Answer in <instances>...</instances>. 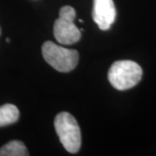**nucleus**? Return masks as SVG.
<instances>
[{"label":"nucleus","instance_id":"obj_1","mask_svg":"<svg viewBox=\"0 0 156 156\" xmlns=\"http://www.w3.org/2000/svg\"><path fill=\"white\" fill-rule=\"evenodd\" d=\"M142 76V69L138 63L130 60L115 62L108 73L112 86L118 90H126L134 87Z\"/></svg>","mask_w":156,"mask_h":156},{"label":"nucleus","instance_id":"obj_2","mask_svg":"<svg viewBox=\"0 0 156 156\" xmlns=\"http://www.w3.org/2000/svg\"><path fill=\"white\" fill-rule=\"evenodd\" d=\"M54 126L62 145L69 153H77L81 143V130L75 117L68 112L59 113L55 118Z\"/></svg>","mask_w":156,"mask_h":156},{"label":"nucleus","instance_id":"obj_3","mask_svg":"<svg viewBox=\"0 0 156 156\" xmlns=\"http://www.w3.org/2000/svg\"><path fill=\"white\" fill-rule=\"evenodd\" d=\"M42 54L51 67L60 72H69L76 67L79 54L76 50L67 49L47 41L42 46Z\"/></svg>","mask_w":156,"mask_h":156},{"label":"nucleus","instance_id":"obj_4","mask_svg":"<svg viewBox=\"0 0 156 156\" xmlns=\"http://www.w3.org/2000/svg\"><path fill=\"white\" fill-rule=\"evenodd\" d=\"M75 9L69 5L62 7L59 17L54 23V37L61 44L69 45L78 42L81 38V31L75 24Z\"/></svg>","mask_w":156,"mask_h":156},{"label":"nucleus","instance_id":"obj_5","mask_svg":"<svg viewBox=\"0 0 156 156\" xmlns=\"http://www.w3.org/2000/svg\"><path fill=\"white\" fill-rule=\"evenodd\" d=\"M116 17V11L113 0H93L92 17L101 30L111 27Z\"/></svg>","mask_w":156,"mask_h":156},{"label":"nucleus","instance_id":"obj_6","mask_svg":"<svg viewBox=\"0 0 156 156\" xmlns=\"http://www.w3.org/2000/svg\"><path fill=\"white\" fill-rule=\"evenodd\" d=\"M19 118V110L13 104L7 103L0 107V127L15 123Z\"/></svg>","mask_w":156,"mask_h":156},{"label":"nucleus","instance_id":"obj_7","mask_svg":"<svg viewBox=\"0 0 156 156\" xmlns=\"http://www.w3.org/2000/svg\"><path fill=\"white\" fill-rule=\"evenodd\" d=\"M29 152L23 142L11 140L0 148V156H27Z\"/></svg>","mask_w":156,"mask_h":156},{"label":"nucleus","instance_id":"obj_8","mask_svg":"<svg viewBox=\"0 0 156 156\" xmlns=\"http://www.w3.org/2000/svg\"><path fill=\"white\" fill-rule=\"evenodd\" d=\"M6 41H7V43H10V38H6Z\"/></svg>","mask_w":156,"mask_h":156},{"label":"nucleus","instance_id":"obj_9","mask_svg":"<svg viewBox=\"0 0 156 156\" xmlns=\"http://www.w3.org/2000/svg\"><path fill=\"white\" fill-rule=\"evenodd\" d=\"M0 35H1V28H0Z\"/></svg>","mask_w":156,"mask_h":156}]
</instances>
